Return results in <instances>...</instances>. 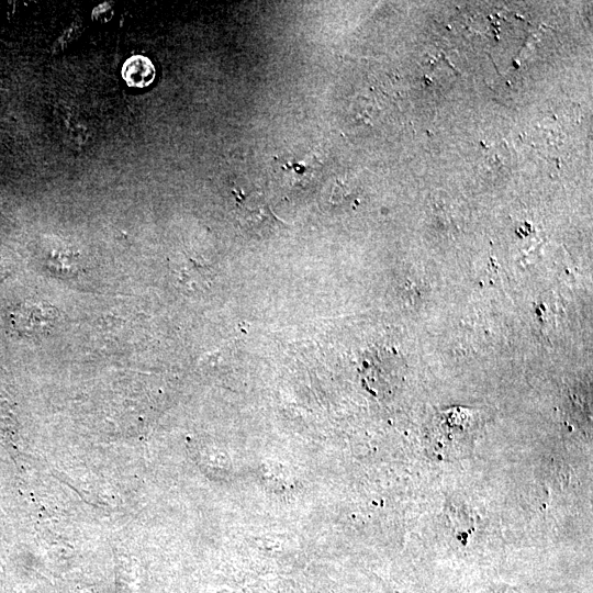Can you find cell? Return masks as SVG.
<instances>
[{
  "label": "cell",
  "mask_w": 593,
  "mask_h": 593,
  "mask_svg": "<svg viewBox=\"0 0 593 593\" xmlns=\"http://www.w3.org/2000/svg\"><path fill=\"white\" fill-rule=\"evenodd\" d=\"M477 414L468 409H451L438 415L430 434L433 451L445 459L466 455L473 444Z\"/></svg>",
  "instance_id": "cell-1"
},
{
  "label": "cell",
  "mask_w": 593,
  "mask_h": 593,
  "mask_svg": "<svg viewBox=\"0 0 593 593\" xmlns=\"http://www.w3.org/2000/svg\"><path fill=\"white\" fill-rule=\"evenodd\" d=\"M122 76L128 86L144 88L155 79V67L147 57L132 56L124 63Z\"/></svg>",
  "instance_id": "cell-2"
}]
</instances>
